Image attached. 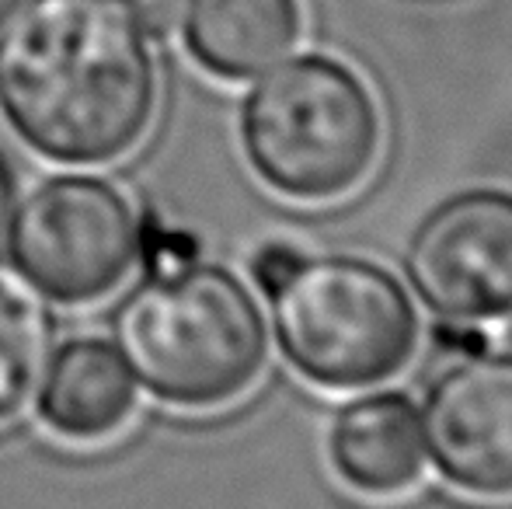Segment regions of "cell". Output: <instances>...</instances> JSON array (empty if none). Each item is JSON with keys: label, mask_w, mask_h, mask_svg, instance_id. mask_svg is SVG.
<instances>
[{"label": "cell", "mask_w": 512, "mask_h": 509, "mask_svg": "<svg viewBox=\"0 0 512 509\" xmlns=\"http://www.w3.org/2000/svg\"><path fill=\"white\" fill-rule=\"evenodd\" d=\"M154 109L157 63L129 0H28L0 32V112L49 161H115Z\"/></svg>", "instance_id": "6da1fadb"}, {"label": "cell", "mask_w": 512, "mask_h": 509, "mask_svg": "<svg viewBox=\"0 0 512 509\" xmlns=\"http://www.w3.org/2000/svg\"><path fill=\"white\" fill-rule=\"evenodd\" d=\"M129 374L178 408H220L262 377L269 328L251 290L220 265L161 272L115 314Z\"/></svg>", "instance_id": "7a4b0ae2"}, {"label": "cell", "mask_w": 512, "mask_h": 509, "mask_svg": "<svg viewBox=\"0 0 512 509\" xmlns=\"http://www.w3.org/2000/svg\"><path fill=\"white\" fill-rule=\"evenodd\" d=\"M251 168L276 192L324 203L356 192L377 168L384 119L370 84L324 53H307L255 84L241 109Z\"/></svg>", "instance_id": "3957f363"}, {"label": "cell", "mask_w": 512, "mask_h": 509, "mask_svg": "<svg viewBox=\"0 0 512 509\" xmlns=\"http://www.w3.org/2000/svg\"><path fill=\"white\" fill-rule=\"evenodd\" d=\"M272 314L286 360L335 391L398 377L418 342V314L401 279L352 255L300 258L272 293Z\"/></svg>", "instance_id": "277c9868"}, {"label": "cell", "mask_w": 512, "mask_h": 509, "mask_svg": "<svg viewBox=\"0 0 512 509\" xmlns=\"http://www.w3.org/2000/svg\"><path fill=\"white\" fill-rule=\"evenodd\" d=\"M143 248L136 210L112 182L60 175L35 185L11 220V255L42 293L88 304L126 279Z\"/></svg>", "instance_id": "5b68a950"}, {"label": "cell", "mask_w": 512, "mask_h": 509, "mask_svg": "<svg viewBox=\"0 0 512 509\" xmlns=\"http://www.w3.org/2000/svg\"><path fill=\"white\" fill-rule=\"evenodd\" d=\"M408 279L446 321L512 318V192L464 189L439 203L411 238Z\"/></svg>", "instance_id": "8992f818"}, {"label": "cell", "mask_w": 512, "mask_h": 509, "mask_svg": "<svg viewBox=\"0 0 512 509\" xmlns=\"http://www.w3.org/2000/svg\"><path fill=\"white\" fill-rule=\"evenodd\" d=\"M422 440L436 471L478 499H512V353H471L425 394Z\"/></svg>", "instance_id": "52a82bcc"}, {"label": "cell", "mask_w": 512, "mask_h": 509, "mask_svg": "<svg viewBox=\"0 0 512 509\" xmlns=\"http://www.w3.org/2000/svg\"><path fill=\"white\" fill-rule=\"evenodd\" d=\"M422 419L401 391L352 401L331 426V464L363 496H398L422 475Z\"/></svg>", "instance_id": "ba28073f"}, {"label": "cell", "mask_w": 512, "mask_h": 509, "mask_svg": "<svg viewBox=\"0 0 512 509\" xmlns=\"http://www.w3.org/2000/svg\"><path fill=\"white\" fill-rule=\"evenodd\" d=\"M136 408V381L105 339H74L49 356L39 415L56 436L95 443L119 433Z\"/></svg>", "instance_id": "9c48e42d"}, {"label": "cell", "mask_w": 512, "mask_h": 509, "mask_svg": "<svg viewBox=\"0 0 512 509\" xmlns=\"http://www.w3.org/2000/svg\"><path fill=\"white\" fill-rule=\"evenodd\" d=\"M300 0H185V46L209 74L244 81L283 60L300 39Z\"/></svg>", "instance_id": "30bf717a"}, {"label": "cell", "mask_w": 512, "mask_h": 509, "mask_svg": "<svg viewBox=\"0 0 512 509\" xmlns=\"http://www.w3.org/2000/svg\"><path fill=\"white\" fill-rule=\"evenodd\" d=\"M53 356V314L25 276L0 265V422L39 391Z\"/></svg>", "instance_id": "8fae6325"}, {"label": "cell", "mask_w": 512, "mask_h": 509, "mask_svg": "<svg viewBox=\"0 0 512 509\" xmlns=\"http://www.w3.org/2000/svg\"><path fill=\"white\" fill-rule=\"evenodd\" d=\"M300 258L304 255L290 245H265V248H258L255 262H251V272H255L258 286L272 297V293L290 279V272L300 265Z\"/></svg>", "instance_id": "7c38bea8"}, {"label": "cell", "mask_w": 512, "mask_h": 509, "mask_svg": "<svg viewBox=\"0 0 512 509\" xmlns=\"http://www.w3.org/2000/svg\"><path fill=\"white\" fill-rule=\"evenodd\" d=\"M150 265L154 272H175V269H185L196 255V245L189 238H182L178 231H154L150 238Z\"/></svg>", "instance_id": "4fadbf2b"}, {"label": "cell", "mask_w": 512, "mask_h": 509, "mask_svg": "<svg viewBox=\"0 0 512 509\" xmlns=\"http://www.w3.org/2000/svg\"><path fill=\"white\" fill-rule=\"evenodd\" d=\"M129 7H133L143 32L157 35V39H164L182 18V0H129Z\"/></svg>", "instance_id": "5bb4252c"}, {"label": "cell", "mask_w": 512, "mask_h": 509, "mask_svg": "<svg viewBox=\"0 0 512 509\" xmlns=\"http://www.w3.org/2000/svg\"><path fill=\"white\" fill-rule=\"evenodd\" d=\"M7 206H11V182H7L4 161H0V234H4V224H7Z\"/></svg>", "instance_id": "9a60e30c"}, {"label": "cell", "mask_w": 512, "mask_h": 509, "mask_svg": "<svg viewBox=\"0 0 512 509\" xmlns=\"http://www.w3.org/2000/svg\"><path fill=\"white\" fill-rule=\"evenodd\" d=\"M21 0H0V21H7L14 14V7H18Z\"/></svg>", "instance_id": "2e32d148"}]
</instances>
